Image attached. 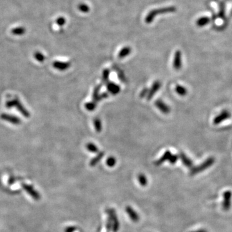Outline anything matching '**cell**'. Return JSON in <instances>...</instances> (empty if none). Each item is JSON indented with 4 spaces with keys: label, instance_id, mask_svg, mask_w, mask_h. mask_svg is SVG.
Here are the masks:
<instances>
[{
    "label": "cell",
    "instance_id": "cell-24",
    "mask_svg": "<svg viewBox=\"0 0 232 232\" xmlns=\"http://www.w3.org/2000/svg\"><path fill=\"white\" fill-rule=\"evenodd\" d=\"M94 125L96 128V130L97 132H100L102 130V125H101V122L99 118H96L94 120Z\"/></svg>",
    "mask_w": 232,
    "mask_h": 232
},
{
    "label": "cell",
    "instance_id": "cell-2",
    "mask_svg": "<svg viewBox=\"0 0 232 232\" xmlns=\"http://www.w3.org/2000/svg\"><path fill=\"white\" fill-rule=\"evenodd\" d=\"M108 217L111 220L112 224V232H117L119 230V221L117 218L116 212L114 209L108 208L106 210Z\"/></svg>",
    "mask_w": 232,
    "mask_h": 232
},
{
    "label": "cell",
    "instance_id": "cell-23",
    "mask_svg": "<svg viewBox=\"0 0 232 232\" xmlns=\"http://www.w3.org/2000/svg\"><path fill=\"white\" fill-rule=\"evenodd\" d=\"M25 32V29L22 27L14 28L12 30V33L14 35H23Z\"/></svg>",
    "mask_w": 232,
    "mask_h": 232
},
{
    "label": "cell",
    "instance_id": "cell-31",
    "mask_svg": "<svg viewBox=\"0 0 232 232\" xmlns=\"http://www.w3.org/2000/svg\"><path fill=\"white\" fill-rule=\"evenodd\" d=\"M178 159H179V156H177V155L174 154V155H172V156H170V159H168V161L171 164H175L177 161Z\"/></svg>",
    "mask_w": 232,
    "mask_h": 232
},
{
    "label": "cell",
    "instance_id": "cell-9",
    "mask_svg": "<svg viewBox=\"0 0 232 232\" xmlns=\"http://www.w3.org/2000/svg\"><path fill=\"white\" fill-rule=\"evenodd\" d=\"M126 212L129 216L130 219L133 222V223H137V222L139 221V215L136 211L134 210L131 206H127L126 207Z\"/></svg>",
    "mask_w": 232,
    "mask_h": 232
},
{
    "label": "cell",
    "instance_id": "cell-28",
    "mask_svg": "<svg viewBox=\"0 0 232 232\" xmlns=\"http://www.w3.org/2000/svg\"><path fill=\"white\" fill-rule=\"evenodd\" d=\"M110 75V70L108 69H105L103 72V81L105 82H107L108 78H109Z\"/></svg>",
    "mask_w": 232,
    "mask_h": 232
},
{
    "label": "cell",
    "instance_id": "cell-27",
    "mask_svg": "<svg viewBox=\"0 0 232 232\" xmlns=\"http://www.w3.org/2000/svg\"><path fill=\"white\" fill-rule=\"evenodd\" d=\"M106 163L108 166L113 167L116 164V159L115 157H110L107 159Z\"/></svg>",
    "mask_w": 232,
    "mask_h": 232
},
{
    "label": "cell",
    "instance_id": "cell-25",
    "mask_svg": "<svg viewBox=\"0 0 232 232\" xmlns=\"http://www.w3.org/2000/svg\"><path fill=\"white\" fill-rule=\"evenodd\" d=\"M210 22V19L207 17H203V18H200L198 19L197 24L199 27H203L204 25L208 24Z\"/></svg>",
    "mask_w": 232,
    "mask_h": 232
},
{
    "label": "cell",
    "instance_id": "cell-12",
    "mask_svg": "<svg viewBox=\"0 0 232 232\" xmlns=\"http://www.w3.org/2000/svg\"><path fill=\"white\" fill-rule=\"evenodd\" d=\"M106 87L108 91L113 95H116L120 91V86L113 82H108Z\"/></svg>",
    "mask_w": 232,
    "mask_h": 232
},
{
    "label": "cell",
    "instance_id": "cell-14",
    "mask_svg": "<svg viewBox=\"0 0 232 232\" xmlns=\"http://www.w3.org/2000/svg\"><path fill=\"white\" fill-rule=\"evenodd\" d=\"M179 157L181 159V161L185 166L188 168H192L193 166V161L189 157H188L185 153L180 152L179 153Z\"/></svg>",
    "mask_w": 232,
    "mask_h": 232
},
{
    "label": "cell",
    "instance_id": "cell-6",
    "mask_svg": "<svg viewBox=\"0 0 232 232\" xmlns=\"http://www.w3.org/2000/svg\"><path fill=\"white\" fill-rule=\"evenodd\" d=\"M231 116V113L228 110H223L219 115L216 116L214 119V125H219L220 123L223 122L224 121L228 119Z\"/></svg>",
    "mask_w": 232,
    "mask_h": 232
},
{
    "label": "cell",
    "instance_id": "cell-20",
    "mask_svg": "<svg viewBox=\"0 0 232 232\" xmlns=\"http://www.w3.org/2000/svg\"><path fill=\"white\" fill-rule=\"evenodd\" d=\"M175 91L177 94L180 96H184L187 94V89L182 85H177L175 87Z\"/></svg>",
    "mask_w": 232,
    "mask_h": 232
},
{
    "label": "cell",
    "instance_id": "cell-33",
    "mask_svg": "<svg viewBox=\"0 0 232 232\" xmlns=\"http://www.w3.org/2000/svg\"><path fill=\"white\" fill-rule=\"evenodd\" d=\"M56 23L60 26H63L65 23V19L63 17H60L56 19Z\"/></svg>",
    "mask_w": 232,
    "mask_h": 232
},
{
    "label": "cell",
    "instance_id": "cell-37",
    "mask_svg": "<svg viewBox=\"0 0 232 232\" xmlns=\"http://www.w3.org/2000/svg\"><path fill=\"white\" fill-rule=\"evenodd\" d=\"M191 232H208V231L206 230L205 229H199V230H195V231H191Z\"/></svg>",
    "mask_w": 232,
    "mask_h": 232
},
{
    "label": "cell",
    "instance_id": "cell-34",
    "mask_svg": "<svg viewBox=\"0 0 232 232\" xmlns=\"http://www.w3.org/2000/svg\"><path fill=\"white\" fill-rule=\"evenodd\" d=\"M77 230L76 226H69L65 228V232H74Z\"/></svg>",
    "mask_w": 232,
    "mask_h": 232
},
{
    "label": "cell",
    "instance_id": "cell-16",
    "mask_svg": "<svg viewBox=\"0 0 232 232\" xmlns=\"http://www.w3.org/2000/svg\"><path fill=\"white\" fill-rule=\"evenodd\" d=\"M1 117L3 119L12 123L14 124V125H18V124L20 123V121H19V119L18 117H14V116H9L7 114H3V115H2Z\"/></svg>",
    "mask_w": 232,
    "mask_h": 232
},
{
    "label": "cell",
    "instance_id": "cell-18",
    "mask_svg": "<svg viewBox=\"0 0 232 232\" xmlns=\"http://www.w3.org/2000/svg\"><path fill=\"white\" fill-rule=\"evenodd\" d=\"M131 52V49L128 46H126L122 49L120 51V52L118 54V58L119 59L125 58L128 55H129Z\"/></svg>",
    "mask_w": 232,
    "mask_h": 232
},
{
    "label": "cell",
    "instance_id": "cell-17",
    "mask_svg": "<svg viewBox=\"0 0 232 232\" xmlns=\"http://www.w3.org/2000/svg\"><path fill=\"white\" fill-rule=\"evenodd\" d=\"M103 157H104V152H99L94 158H93L91 160L90 162V165L91 166H95L96 165L101 161V159Z\"/></svg>",
    "mask_w": 232,
    "mask_h": 232
},
{
    "label": "cell",
    "instance_id": "cell-32",
    "mask_svg": "<svg viewBox=\"0 0 232 232\" xmlns=\"http://www.w3.org/2000/svg\"><path fill=\"white\" fill-rule=\"evenodd\" d=\"M79 9L82 12H86L89 11V8L85 4H81V5H79Z\"/></svg>",
    "mask_w": 232,
    "mask_h": 232
},
{
    "label": "cell",
    "instance_id": "cell-36",
    "mask_svg": "<svg viewBox=\"0 0 232 232\" xmlns=\"http://www.w3.org/2000/svg\"><path fill=\"white\" fill-rule=\"evenodd\" d=\"M118 78L121 81H125V76L123 72H118Z\"/></svg>",
    "mask_w": 232,
    "mask_h": 232
},
{
    "label": "cell",
    "instance_id": "cell-19",
    "mask_svg": "<svg viewBox=\"0 0 232 232\" xmlns=\"http://www.w3.org/2000/svg\"><path fill=\"white\" fill-rule=\"evenodd\" d=\"M101 87V85H98L95 88V89L94 90V93H93V99H94L95 102L99 101L101 99V94H99Z\"/></svg>",
    "mask_w": 232,
    "mask_h": 232
},
{
    "label": "cell",
    "instance_id": "cell-22",
    "mask_svg": "<svg viewBox=\"0 0 232 232\" xmlns=\"http://www.w3.org/2000/svg\"><path fill=\"white\" fill-rule=\"evenodd\" d=\"M86 148L90 152H92V153H96L98 152V150H98V148L95 145V144L92 143H89L86 144Z\"/></svg>",
    "mask_w": 232,
    "mask_h": 232
},
{
    "label": "cell",
    "instance_id": "cell-15",
    "mask_svg": "<svg viewBox=\"0 0 232 232\" xmlns=\"http://www.w3.org/2000/svg\"><path fill=\"white\" fill-rule=\"evenodd\" d=\"M172 155V154L171 152H170L169 150H167L166 152L164 153V154L163 155V156L161 158L159 159L157 161L155 162V164H156V166H159V165H161L164 162H165L166 161H167V160H168Z\"/></svg>",
    "mask_w": 232,
    "mask_h": 232
},
{
    "label": "cell",
    "instance_id": "cell-13",
    "mask_svg": "<svg viewBox=\"0 0 232 232\" xmlns=\"http://www.w3.org/2000/svg\"><path fill=\"white\" fill-rule=\"evenodd\" d=\"M53 66L55 69L59 70H65L69 68L70 66V63H68V62L55 61L53 64Z\"/></svg>",
    "mask_w": 232,
    "mask_h": 232
},
{
    "label": "cell",
    "instance_id": "cell-5",
    "mask_svg": "<svg viewBox=\"0 0 232 232\" xmlns=\"http://www.w3.org/2000/svg\"><path fill=\"white\" fill-rule=\"evenodd\" d=\"M22 187L25 192L28 194H29L34 200H39L40 199L41 197L39 193L32 187V186L23 183L22 184Z\"/></svg>",
    "mask_w": 232,
    "mask_h": 232
},
{
    "label": "cell",
    "instance_id": "cell-35",
    "mask_svg": "<svg viewBox=\"0 0 232 232\" xmlns=\"http://www.w3.org/2000/svg\"><path fill=\"white\" fill-rule=\"evenodd\" d=\"M148 89H144L141 92V94H140V97L142 98V97H144V96H148Z\"/></svg>",
    "mask_w": 232,
    "mask_h": 232
},
{
    "label": "cell",
    "instance_id": "cell-1",
    "mask_svg": "<svg viewBox=\"0 0 232 232\" xmlns=\"http://www.w3.org/2000/svg\"><path fill=\"white\" fill-rule=\"evenodd\" d=\"M215 163V158L213 157H208L207 159H206L205 161L200 165L197 166H195L192 168L190 171V175H194L195 174H197L200 172H202L204 171L205 170L211 167Z\"/></svg>",
    "mask_w": 232,
    "mask_h": 232
},
{
    "label": "cell",
    "instance_id": "cell-30",
    "mask_svg": "<svg viewBox=\"0 0 232 232\" xmlns=\"http://www.w3.org/2000/svg\"><path fill=\"white\" fill-rule=\"evenodd\" d=\"M34 58L35 59H37L38 61H40V62L43 61L45 59V56L43 55V54L40 52H38L34 54Z\"/></svg>",
    "mask_w": 232,
    "mask_h": 232
},
{
    "label": "cell",
    "instance_id": "cell-26",
    "mask_svg": "<svg viewBox=\"0 0 232 232\" xmlns=\"http://www.w3.org/2000/svg\"><path fill=\"white\" fill-rule=\"evenodd\" d=\"M96 107V103L95 101L89 102V103H86V104H85L86 109L87 110H89V111L94 110Z\"/></svg>",
    "mask_w": 232,
    "mask_h": 232
},
{
    "label": "cell",
    "instance_id": "cell-8",
    "mask_svg": "<svg viewBox=\"0 0 232 232\" xmlns=\"http://www.w3.org/2000/svg\"><path fill=\"white\" fill-rule=\"evenodd\" d=\"M14 106H16L18 107V109L20 112H22V113H23V114L25 116L28 117L29 116V112L25 109L24 107L22 105V104H20L18 100H14V101H8L7 103V106L8 107V108H11V107Z\"/></svg>",
    "mask_w": 232,
    "mask_h": 232
},
{
    "label": "cell",
    "instance_id": "cell-10",
    "mask_svg": "<svg viewBox=\"0 0 232 232\" xmlns=\"http://www.w3.org/2000/svg\"><path fill=\"white\" fill-rule=\"evenodd\" d=\"M161 82H160L159 81H156L154 82V83L153 84L151 89L149 90V92H148V96H147V99L148 100H150L153 97V96L156 94V92L159 90V89H160V87H161Z\"/></svg>",
    "mask_w": 232,
    "mask_h": 232
},
{
    "label": "cell",
    "instance_id": "cell-3",
    "mask_svg": "<svg viewBox=\"0 0 232 232\" xmlns=\"http://www.w3.org/2000/svg\"><path fill=\"white\" fill-rule=\"evenodd\" d=\"M175 7H169L166 8H162L159 9H156L153 10L152 11L150 12L147 17L146 18V22L148 23H151L152 20L153 19L154 17L156 16V15L158 14H164V13H168V12H172L175 11Z\"/></svg>",
    "mask_w": 232,
    "mask_h": 232
},
{
    "label": "cell",
    "instance_id": "cell-4",
    "mask_svg": "<svg viewBox=\"0 0 232 232\" xmlns=\"http://www.w3.org/2000/svg\"><path fill=\"white\" fill-rule=\"evenodd\" d=\"M232 192L230 190H226L223 193V202L222 203L223 209L225 211H228L231 208Z\"/></svg>",
    "mask_w": 232,
    "mask_h": 232
},
{
    "label": "cell",
    "instance_id": "cell-11",
    "mask_svg": "<svg viewBox=\"0 0 232 232\" xmlns=\"http://www.w3.org/2000/svg\"><path fill=\"white\" fill-rule=\"evenodd\" d=\"M155 104H156V106H157L158 109L160 111H161L163 113H165V114H167V113L170 112V109L169 106L166 104H165L163 101L157 100Z\"/></svg>",
    "mask_w": 232,
    "mask_h": 232
},
{
    "label": "cell",
    "instance_id": "cell-29",
    "mask_svg": "<svg viewBox=\"0 0 232 232\" xmlns=\"http://www.w3.org/2000/svg\"><path fill=\"white\" fill-rule=\"evenodd\" d=\"M112 230V222L110 219L107 217L106 220V232H111Z\"/></svg>",
    "mask_w": 232,
    "mask_h": 232
},
{
    "label": "cell",
    "instance_id": "cell-21",
    "mask_svg": "<svg viewBox=\"0 0 232 232\" xmlns=\"http://www.w3.org/2000/svg\"><path fill=\"white\" fill-rule=\"evenodd\" d=\"M137 180L142 187H146L148 184V179L145 175L143 173H139L137 176Z\"/></svg>",
    "mask_w": 232,
    "mask_h": 232
},
{
    "label": "cell",
    "instance_id": "cell-7",
    "mask_svg": "<svg viewBox=\"0 0 232 232\" xmlns=\"http://www.w3.org/2000/svg\"><path fill=\"white\" fill-rule=\"evenodd\" d=\"M173 66L174 69L179 70L181 69L182 66V54L181 52L179 50H177L176 52L175 53L174 58H173Z\"/></svg>",
    "mask_w": 232,
    "mask_h": 232
}]
</instances>
